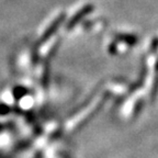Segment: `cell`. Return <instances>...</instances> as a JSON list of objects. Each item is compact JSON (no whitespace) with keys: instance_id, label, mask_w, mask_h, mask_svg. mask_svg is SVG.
<instances>
[{"instance_id":"obj_1","label":"cell","mask_w":158,"mask_h":158,"mask_svg":"<svg viewBox=\"0 0 158 158\" xmlns=\"http://www.w3.org/2000/svg\"><path fill=\"white\" fill-rule=\"evenodd\" d=\"M62 19H63V18H62ZM62 19H60V17H57L56 19L53 20L52 22L47 25V27L44 30V31H43L42 34H41V37H40V41H41V42H44V41H46V40L55 32V30L57 29V27H58V24L60 23Z\"/></svg>"},{"instance_id":"obj_2","label":"cell","mask_w":158,"mask_h":158,"mask_svg":"<svg viewBox=\"0 0 158 158\" xmlns=\"http://www.w3.org/2000/svg\"><path fill=\"white\" fill-rule=\"evenodd\" d=\"M19 102H20V104H21V108L27 109V108H30V106H32L33 103H34V100H33V98L31 96H27V94H25L22 99H20Z\"/></svg>"}]
</instances>
